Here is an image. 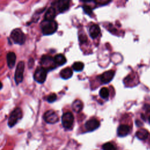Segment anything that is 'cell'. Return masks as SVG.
Wrapping results in <instances>:
<instances>
[{
	"instance_id": "cell-1",
	"label": "cell",
	"mask_w": 150,
	"mask_h": 150,
	"mask_svg": "<svg viewBox=\"0 0 150 150\" xmlns=\"http://www.w3.org/2000/svg\"><path fill=\"white\" fill-rule=\"evenodd\" d=\"M40 27L44 35H49L54 33L57 29V23L54 20L47 21L44 19L40 23Z\"/></svg>"
},
{
	"instance_id": "cell-2",
	"label": "cell",
	"mask_w": 150,
	"mask_h": 150,
	"mask_svg": "<svg viewBox=\"0 0 150 150\" xmlns=\"http://www.w3.org/2000/svg\"><path fill=\"white\" fill-rule=\"evenodd\" d=\"M10 37L15 43L20 45L24 44L26 40L25 35L19 28L13 29L11 33Z\"/></svg>"
},
{
	"instance_id": "cell-3",
	"label": "cell",
	"mask_w": 150,
	"mask_h": 150,
	"mask_svg": "<svg viewBox=\"0 0 150 150\" xmlns=\"http://www.w3.org/2000/svg\"><path fill=\"white\" fill-rule=\"evenodd\" d=\"M22 117V111L19 107H16L11 113L8 118V124L9 127H13Z\"/></svg>"
},
{
	"instance_id": "cell-4",
	"label": "cell",
	"mask_w": 150,
	"mask_h": 150,
	"mask_svg": "<svg viewBox=\"0 0 150 150\" xmlns=\"http://www.w3.org/2000/svg\"><path fill=\"white\" fill-rule=\"evenodd\" d=\"M40 64L46 71L52 70L56 68V64L54 61V59L47 55H43L40 59Z\"/></svg>"
},
{
	"instance_id": "cell-5",
	"label": "cell",
	"mask_w": 150,
	"mask_h": 150,
	"mask_svg": "<svg viewBox=\"0 0 150 150\" xmlns=\"http://www.w3.org/2000/svg\"><path fill=\"white\" fill-rule=\"evenodd\" d=\"M25 69V63L23 61L19 62L16 66L14 79L16 84L21 83L23 79V72Z\"/></svg>"
},
{
	"instance_id": "cell-6",
	"label": "cell",
	"mask_w": 150,
	"mask_h": 150,
	"mask_svg": "<svg viewBox=\"0 0 150 150\" xmlns=\"http://www.w3.org/2000/svg\"><path fill=\"white\" fill-rule=\"evenodd\" d=\"M47 77V71L42 66L38 67L35 71L33 78L34 80L39 83H43Z\"/></svg>"
},
{
	"instance_id": "cell-7",
	"label": "cell",
	"mask_w": 150,
	"mask_h": 150,
	"mask_svg": "<svg viewBox=\"0 0 150 150\" xmlns=\"http://www.w3.org/2000/svg\"><path fill=\"white\" fill-rule=\"evenodd\" d=\"M74 122V117L71 112H66L62 117V122L64 128L69 129L71 127Z\"/></svg>"
},
{
	"instance_id": "cell-8",
	"label": "cell",
	"mask_w": 150,
	"mask_h": 150,
	"mask_svg": "<svg viewBox=\"0 0 150 150\" xmlns=\"http://www.w3.org/2000/svg\"><path fill=\"white\" fill-rule=\"evenodd\" d=\"M43 119L49 124H54L59 121L58 115L52 110H49L45 112L43 115Z\"/></svg>"
},
{
	"instance_id": "cell-9",
	"label": "cell",
	"mask_w": 150,
	"mask_h": 150,
	"mask_svg": "<svg viewBox=\"0 0 150 150\" xmlns=\"http://www.w3.org/2000/svg\"><path fill=\"white\" fill-rule=\"evenodd\" d=\"M54 4L55 5H53L56 6L59 12H63L69 9L70 5V1L68 0H60L54 2Z\"/></svg>"
},
{
	"instance_id": "cell-10",
	"label": "cell",
	"mask_w": 150,
	"mask_h": 150,
	"mask_svg": "<svg viewBox=\"0 0 150 150\" xmlns=\"http://www.w3.org/2000/svg\"><path fill=\"white\" fill-rule=\"evenodd\" d=\"M100 126V122L95 118L90 119L85 123V127L89 131H94Z\"/></svg>"
},
{
	"instance_id": "cell-11",
	"label": "cell",
	"mask_w": 150,
	"mask_h": 150,
	"mask_svg": "<svg viewBox=\"0 0 150 150\" xmlns=\"http://www.w3.org/2000/svg\"><path fill=\"white\" fill-rule=\"evenodd\" d=\"M115 71L114 70H108L103 73L100 76V80L103 83H108L112 80L114 76Z\"/></svg>"
},
{
	"instance_id": "cell-12",
	"label": "cell",
	"mask_w": 150,
	"mask_h": 150,
	"mask_svg": "<svg viewBox=\"0 0 150 150\" xmlns=\"http://www.w3.org/2000/svg\"><path fill=\"white\" fill-rule=\"evenodd\" d=\"M16 60V56L14 52H9V53H8L6 55V61H7V64L9 68L12 69L14 67L15 64Z\"/></svg>"
},
{
	"instance_id": "cell-13",
	"label": "cell",
	"mask_w": 150,
	"mask_h": 150,
	"mask_svg": "<svg viewBox=\"0 0 150 150\" xmlns=\"http://www.w3.org/2000/svg\"><path fill=\"white\" fill-rule=\"evenodd\" d=\"M100 28L98 25L93 24L89 28V34L93 39L96 38L100 33Z\"/></svg>"
},
{
	"instance_id": "cell-14",
	"label": "cell",
	"mask_w": 150,
	"mask_h": 150,
	"mask_svg": "<svg viewBox=\"0 0 150 150\" xmlns=\"http://www.w3.org/2000/svg\"><path fill=\"white\" fill-rule=\"evenodd\" d=\"M56 15V9L53 6H51L48 8L45 15V19L47 21H53L55 18Z\"/></svg>"
},
{
	"instance_id": "cell-15",
	"label": "cell",
	"mask_w": 150,
	"mask_h": 150,
	"mask_svg": "<svg viewBox=\"0 0 150 150\" xmlns=\"http://www.w3.org/2000/svg\"><path fill=\"white\" fill-rule=\"evenodd\" d=\"M130 128L127 125H120L117 129V134L119 137H124L128 134Z\"/></svg>"
},
{
	"instance_id": "cell-16",
	"label": "cell",
	"mask_w": 150,
	"mask_h": 150,
	"mask_svg": "<svg viewBox=\"0 0 150 150\" xmlns=\"http://www.w3.org/2000/svg\"><path fill=\"white\" fill-rule=\"evenodd\" d=\"M73 75V71L69 67H66L61 70L60 72V77L63 79H70Z\"/></svg>"
},
{
	"instance_id": "cell-17",
	"label": "cell",
	"mask_w": 150,
	"mask_h": 150,
	"mask_svg": "<svg viewBox=\"0 0 150 150\" xmlns=\"http://www.w3.org/2000/svg\"><path fill=\"white\" fill-rule=\"evenodd\" d=\"M53 59H54V61L56 65L62 66V65L64 64V63H66V59L65 56L62 54H56Z\"/></svg>"
},
{
	"instance_id": "cell-18",
	"label": "cell",
	"mask_w": 150,
	"mask_h": 150,
	"mask_svg": "<svg viewBox=\"0 0 150 150\" xmlns=\"http://www.w3.org/2000/svg\"><path fill=\"white\" fill-rule=\"evenodd\" d=\"M135 135L138 139L141 140H144L148 138V132L145 129H141L136 132Z\"/></svg>"
},
{
	"instance_id": "cell-19",
	"label": "cell",
	"mask_w": 150,
	"mask_h": 150,
	"mask_svg": "<svg viewBox=\"0 0 150 150\" xmlns=\"http://www.w3.org/2000/svg\"><path fill=\"white\" fill-rule=\"evenodd\" d=\"M72 108L74 111L76 112H80L83 108V103L80 100H76L72 104Z\"/></svg>"
},
{
	"instance_id": "cell-20",
	"label": "cell",
	"mask_w": 150,
	"mask_h": 150,
	"mask_svg": "<svg viewBox=\"0 0 150 150\" xmlns=\"http://www.w3.org/2000/svg\"><path fill=\"white\" fill-rule=\"evenodd\" d=\"M72 67L74 70L76 71H80L84 68V63L81 62H74L72 65Z\"/></svg>"
},
{
	"instance_id": "cell-21",
	"label": "cell",
	"mask_w": 150,
	"mask_h": 150,
	"mask_svg": "<svg viewBox=\"0 0 150 150\" xmlns=\"http://www.w3.org/2000/svg\"><path fill=\"white\" fill-rule=\"evenodd\" d=\"M100 96L103 98H107L109 96V90L107 87H103L100 90Z\"/></svg>"
},
{
	"instance_id": "cell-22",
	"label": "cell",
	"mask_w": 150,
	"mask_h": 150,
	"mask_svg": "<svg viewBox=\"0 0 150 150\" xmlns=\"http://www.w3.org/2000/svg\"><path fill=\"white\" fill-rule=\"evenodd\" d=\"M102 148L103 150H116L115 146L111 142H107L104 144Z\"/></svg>"
},
{
	"instance_id": "cell-23",
	"label": "cell",
	"mask_w": 150,
	"mask_h": 150,
	"mask_svg": "<svg viewBox=\"0 0 150 150\" xmlns=\"http://www.w3.org/2000/svg\"><path fill=\"white\" fill-rule=\"evenodd\" d=\"M56 98H57L56 94L54 93H52L48 96V97H47V101L49 103H53L56 100Z\"/></svg>"
},
{
	"instance_id": "cell-24",
	"label": "cell",
	"mask_w": 150,
	"mask_h": 150,
	"mask_svg": "<svg viewBox=\"0 0 150 150\" xmlns=\"http://www.w3.org/2000/svg\"><path fill=\"white\" fill-rule=\"evenodd\" d=\"M83 8L86 13H87L88 15H91L92 13V9L90 6H89L87 5H83Z\"/></svg>"
},
{
	"instance_id": "cell-25",
	"label": "cell",
	"mask_w": 150,
	"mask_h": 150,
	"mask_svg": "<svg viewBox=\"0 0 150 150\" xmlns=\"http://www.w3.org/2000/svg\"><path fill=\"white\" fill-rule=\"evenodd\" d=\"M79 40L81 42V43H84V42H86L87 41V37L85 35H81V36H79Z\"/></svg>"
},
{
	"instance_id": "cell-26",
	"label": "cell",
	"mask_w": 150,
	"mask_h": 150,
	"mask_svg": "<svg viewBox=\"0 0 150 150\" xmlns=\"http://www.w3.org/2000/svg\"><path fill=\"white\" fill-rule=\"evenodd\" d=\"M96 3L99 4H107L110 2V1H104V0H98V1H94Z\"/></svg>"
},
{
	"instance_id": "cell-27",
	"label": "cell",
	"mask_w": 150,
	"mask_h": 150,
	"mask_svg": "<svg viewBox=\"0 0 150 150\" xmlns=\"http://www.w3.org/2000/svg\"><path fill=\"white\" fill-rule=\"evenodd\" d=\"M33 63H34V60L32 58H30L29 60V63H28V66L30 67V68H31L33 65Z\"/></svg>"
},
{
	"instance_id": "cell-28",
	"label": "cell",
	"mask_w": 150,
	"mask_h": 150,
	"mask_svg": "<svg viewBox=\"0 0 150 150\" xmlns=\"http://www.w3.org/2000/svg\"><path fill=\"white\" fill-rule=\"evenodd\" d=\"M2 87H3V85H2V83L0 81V90L2 88Z\"/></svg>"
},
{
	"instance_id": "cell-29",
	"label": "cell",
	"mask_w": 150,
	"mask_h": 150,
	"mask_svg": "<svg viewBox=\"0 0 150 150\" xmlns=\"http://www.w3.org/2000/svg\"><path fill=\"white\" fill-rule=\"evenodd\" d=\"M148 120H149V122H150V116L149 117V118H148Z\"/></svg>"
}]
</instances>
